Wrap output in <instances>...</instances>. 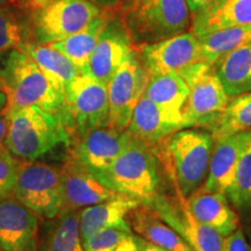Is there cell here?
<instances>
[{
  "instance_id": "1",
  "label": "cell",
  "mask_w": 251,
  "mask_h": 251,
  "mask_svg": "<svg viewBox=\"0 0 251 251\" xmlns=\"http://www.w3.org/2000/svg\"><path fill=\"white\" fill-rule=\"evenodd\" d=\"M215 141L200 128L179 129L153 144L165 179L188 198L205 183Z\"/></svg>"
},
{
  "instance_id": "2",
  "label": "cell",
  "mask_w": 251,
  "mask_h": 251,
  "mask_svg": "<svg viewBox=\"0 0 251 251\" xmlns=\"http://www.w3.org/2000/svg\"><path fill=\"white\" fill-rule=\"evenodd\" d=\"M0 90L6 94L8 111L37 106L62 117L69 129L64 96L55 89L26 52L18 49L11 50L5 65L0 69Z\"/></svg>"
},
{
  "instance_id": "3",
  "label": "cell",
  "mask_w": 251,
  "mask_h": 251,
  "mask_svg": "<svg viewBox=\"0 0 251 251\" xmlns=\"http://www.w3.org/2000/svg\"><path fill=\"white\" fill-rule=\"evenodd\" d=\"M72 136L62 117L37 106L8 111L5 147L18 159L36 161L57 148L70 146Z\"/></svg>"
},
{
  "instance_id": "4",
  "label": "cell",
  "mask_w": 251,
  "mask_h": 251,
  "mask_svg": "<svg viewBox=\"0 0 251 251\" xmlns=\"http://www.w3.org/2000/svg\"><path fill=\"white\" fill-rule=\"evenodd\" d=\"M162 174L161 163L153 147L129 131L122 152L97 177L115 192L141 203H148L163 188Z\"/></svg>"
},
{
  "instance_id": "5",
  "label": "cell",
  "mask_w": 251,
  "mask_h": 251,
  "mask_svg": "<svg viewBox=\"0 0 251 251\" xmlns=\"http://www.w3.org/2000/svg\"><path fill=\"white\" fill-rule=\"evenodd\" d=\"M120 17L135 48L185 33L192 24L187 0H125Z\"/></svg>"
},
{
  "instance_id": "6",
  "label": "cell",
  "mask_w": 251,
  "mask_h": 251,
  "mask_svg": "<svg viewBox=\"0 0 251 251\" xmlns=\"http://www.w3.org/2000/svg\"><path fill=\"white\" fill-rule=\"evenodd\" d=\"M13 197L42 221L55 219L63 207L61 171L47 163L20 159Z\"/></svg>"
},
{
  "instance_id": "7",
  "label": "cell",
  "mask_w": 251,
  "mask_h": 251,
  "mask_svg": "<svg viewBox=\"0 0 251 251\" xmlns=\"http://www.w3.org/2000/svg\"><path fill=\"white\" fill-rule=\"evenodd\" d=\"M69 114V130L75 141L109 124L107 85L86 72L69 84L64 93Z\"/></svg>"
},
{
  "instance_id": "8",
  "label": "cell",
  "mask_w": 251,
  "mask_h": 251,
  "mask_svg": "<svg viewBox=\"0 0 251 251\" xmlns=\"http://www.w3.org/2000/svg\"><path fill=\"white\" fill-rule=\"evenodd\" d=\"M103 9L89 0H50L31 15L33 41L47 45L65 39L89 26Z\"/></svg>"
},
{
  "instance_id": "9",
  "label": "cell",
  "mask_w": 251,
  "mask_h": 251,
  "mask_svg": "<svg viewBox=\"0 0 251 251\" xmlns=\"http://www.w3.org/2000/svg\"><path fill=\"white\" fill-rule=\"evenodd\" d=\"M184 79L190 86V94L180 129L208 127L221 117L230 101V97L226 92L214 67L207 62L198 64Z\"/></svg>"
},
{
  "instance_id": "10",
  "label": "cell",
  "mask_w": 251,
  "mask_h": 251,
  "mask_svg": "<svg viewBox=\"0 0 251 251\" xmlns=\"http://www.w3.org/2000/svg\"><path fill=\"white\" fill-rule=\"evenodd\" d=\"M169 183L171 192L162 188L146 205L152 207L194 251H224V236L215 229L200 222L191 212L186 197L177 185L172 181Z\"/></svg>"
},
{
  "instance_id": "11",
  "label": "cell",
  "mask_w": 251,
  "mask_h": 251,
  "mask_svg": "<svg viewBox=\"0 0 251 251\" xmlns=\"http://www.w3.org/2000/svg\"><path fill=\"white\" fill-rule=\"evenodd\" d=\"M149 75L176 74L181 77L206 62L200 41L192 31L135 48Z\"/></svg>"
},
{
  "instance_id": "12",
  "label": "cell",
  "mask_w": 251,
  "mask_h": 251,
  "mask_svg": "<svg viewBox=\"0 0 251 251\" xmlns=\"http://www.w3.org/2000/svg\"><path fill=\"white\" fill-rule=\"evenodd\" d=\"M148 81V71L134 50L107 84L109 126L119 130L127 129L135 107L146 93Z\"/></svg>"
},
{
  "instance_id": "13",
  "label": "cell",
  "mask_w": 251,
  "mask_h": 251,
  "mask_svg": "<svg viewBox=\"0 0 251 251\" xmlns=\"http://www.w3.org/2000/svg\"><path fill=\"white\" fill-rule=\"evenodd\" d=\"M62 177V212L80 211L85 207L122 196L86 169L72 153L59 168Z\"/></svg>"
},
{
  "instance_id": "14",
  "label": "cell",
  "mask_w": 251,
  "mask_h": 251,
  "mask_svg": "<svg viewBox=\"0 0 251 251\" xmlns=\"http://www.w3.org/2000/svg\"><path fill=\"white\" fill-rule=\"evenodd\" d=\"M134 50V43L121 17L112 12L91 55L86 74L107 85L115 71Z\"/></svg>"
},
{
  "instance_id": "15",
  "label": "cell",
  "mask_w": 251,
  "mask_h": 251,
  "mask_svg": "<svg viewBox=\"0 0 251 251\" xmlns=\"http://www.w3.org/2000/svg\"><path fill=\"white\" fill-rule=\"evenodd\" d=\"M41 221L14 197L0 200V251H39Z\"/></svg>"
},
{
  "instance_id": "16",
  "label": "cell",
  "mask_w": 251,
  "mask_h": 251,
  "mask_svg": "<svg viewBox=\"0 0 251 251\" xmlns=\"http://www.w3.org/2000/svg\"><path fill=\"white\" fill-rule=\"evenodd\" d=\"M129 131L105 126L75 141L71 153L93 175L108 169L126 147Z\"/></svg>"
},
{
  "instance_id": "17",
  "label": "cell",
  "mask_w": 251,
  "mask_h": 251,
  "mask_svg": "<svg viewBox=\"0 0 251 251\" xmlns=\"http://www.w3.org/2000/svg\"><path fill=\"white\" fill-rule=\"evenodd\" d=\"M250 135L251 129L216 141L209 163L208 175L203 183L207 190L227 196L234 181L238 159Z\"/></svg>"
},
{
  "instance_id": "18",
  "label": "cell",
  "mask_w": 251,
  "mask_h": 251,
  "mask_svg": "<svg viewBox=\"0 0 251 251\" xmlns=\"http://www.w3.org/2000/svg\"><path fill=\"white\" fill-rule=\"evenodd\" d=\"M188 207L200 222L219 231L222 236H228L240 227L236 212L224 193L212 192L203 186L186 198Z\"/></svg>"
},
{
  "instance_id": "19",
  "label": "cell",
  "mask_w": 251,
  "mask_h": 251,
  "mask_svg": "<svg viewBox=\"0 0 251 251\" xmlns=\"http://www.w3.org/2000/svg\"><path fill=\"white\" fill-rule=\"evenodd\" d=\"M251 25V0H213L193 13L191 31L196 36L228 27Z\"/></svg>"
},
{
  "instance_id": "20",
  "label": "cell",
  "mask_w": 251,
  "mask_h": 251,
  "mask_svg": "<svg viewBox=\"0 0 251 251\" xmlns=\"http://www.w3.org/2000/svg\"><path fill=\"white\" fill-rule=\"evenodd\" d=\"M127 220L133 233L166 251H194L149 205L140 202L129 212Z\"/></svg>"
},
{
  "instance_id": "21",
  "label": "cell",
  "mask_w": 251,
  "mask_h": 251,
  "mask_svg": "<svg viewBox=\"0 0 251 251\" xmlns=\"http://www.w3.org/2000/svg\"><path fill=\"white\" fill-rule=\"evenodd\" d=\"M134 136L153 146L180 129V125L144 94L135 107L127 128Z\"/></svg>"
},
{
  "instance_id": "22",
  "label": "cell",
  "mask_w": 251,
  "mask_h": 251,
  "mask_svg": "<svg viewBox=\"0 0 251 251\" xmlns=\"http://www.w3.org/2000/svg\"><path fill=\"white\" fill-rule=\"evenodd\" d=\"M140 201L120 196L79 211V231L81 240L94 231L109 227H130L127 216Z\"/></svg>"
},
{
  "instance_id": "23",
  "label": "cell",
  "mask_w": 251,
  "mask_h": 251,
  "mask_svg": "<svg viewBox=\"0 0 251 251\" xmlns=\"http://www.w3.org/2000/svg\"><path fill=\"white\" fill-rule=\"evenodd\" d=\"M144 94L178 122L181 128V119L190 94V86L183 77L176 74L149 75Z\"/></svg>"
},
{
  "instance_id": "24",
  "label": "cell",
  "mask_w": 251,
  "mask_h": 251,
  "mask_svg": "<svg viewBox=\"0 0 251 251\" xmlns=\"http://www.w3.org/2000/svg\"><path fill=\"white\" fill-rule=\"evenodd\" d=\"M39 251H84L79 231V211L63 212L41 221Z\"/></svg>"
},
{
  "instance_id": "25",
  "label": "cell",
  "mask_w": 251,
  "mask_h": 251,
  "mask_svg": "<svg viewBox=\"0 0 251 251\" xmlns=\"http://www.w3.org/2000/svg\"><path fill=\"white\" fill-rule=\"evenodd\" d=\"M19 50L26 52L33 58L50 83L63 96L69 84L81 74L70 59L50 45H42L30 41L25 43Z\"/></svg>"
},
{
  "instance_id": "26",
  "label": "cell",
  "mask_w": 251,
  "mask_h": 251,
  "mask_svg": "<svg viewBox=\"0 0 251 251\" xmlns=\"http://www.w3.org/2000/svg\"><path fill=\"white\" fill-rule=\"evenodd\" d=\"M111 8L103 9L102 14L93 20L89 26L81 29L76 34L65 37V39L56 41V42L47 43L57 49L65 57L76 65L80 72H86L91 55L96 49L99 37L101 35L103 28L107 25L111 17Z\"/></svg>"
},
{
  "instance_id": "27",
  "label": "cell",
  "mask_w": 251,
  "mask_h": 251,
  "mask_svg": "<svg viewBox=\"0 0 251 251\" xmlns=\"http://www.w3.org/2000/svg\"><path fill=\"white\" fill-rule=\"evenodd\" d=\"M213 67L230 98L251 92V41L231 50Z\"/></svg>"
},
{
  "instance_id": "28",
  "label": "cell",
  "mask_w": 251,
  "mask_h": 251,
  "mask_svg": "<svg viewBox=\"0 0 251 251\" xmlns=\"http://www.w3.org/2000/svg\"><path fill=\"white\" fill-rule=\"evenodd\" d=\"M197 37L206 62L214 65L231 50L251 41V25L224 28Z\"/></svg>"
},
{
  "instance_id": "29",
  "label": "cell",
  "mask_w": 251,
  "mask_h": 251,
  "mask_svg": "<svg viewBox=\"0 0 251 251\" xmlns=\"http://www.w3.org/2000/svg\"><path fill=\"white\" fill-rule=\"evenodd\" d=\"M213 139L220 141L230 135L251 129V92L234 97L218 120L207 127Z\"/></svg>"
},
{
  "instance_id": "30",
  "label": "cell",
  "mask_w": 251,
  "mask_h": 251,
  "mask_svg": "<svg viewBox=\"0 0 251 251\" xmlns=\"http://www.w3.org/2000/svg\"><path fill=\"white\" fill-rule=\"evenodd\" d=\"M30 41H33L30 19L27 20L18 9L0 6V54L19 50Z\"/></svg>"
},
{
  "instance_id": "31",
  "label": "cell",
  "mask_w": 251,
  "mask_h": 251,
  "mask_svg": "<svg viewBox=\"0 0 251 251\" xmlns=\"http://www.w3.org/2000/svg\"><path fill=\"white\" fill-rule=\"evenodd\" d=\"M227 198L235 208H251V135L238 159L234 181L227 192Z\"/></svg>"
},
{
  "instance_id": "32",
  "label": "cell",
  "mask_w": 251,
  "mask_h": 251,
  "mask_svg": "<svg viewBox=\"0 0 251 251\" xmlns=\"http://www.w3.org/2000/svg\"><path fill=\"white\" fill-rule=\"evenodd\" d=\"M130 234H133L130 227L103 228L81 240V243L84 251H114Z\"/></svg>"
},
{
  "instance_id": "33",
  "label": "cell",
  "mask_w": 251,
  "mask_h": 251,
  "mask_svg": "<svg viewBox=\"0 0 251 251\" xmlns=\"http://www.w3.org/2000/svg\"><path fill=\"white\" fill-rule=\"evenodd\" d=\"M19 162L7 149L0 150V200L13 197Z\"/></svg>"
},
{
  "instance_id": "34",
  "label": "cell",
  "mask_w": 251,
  "mask_h": 251,
  "mask_svg": "<svg viewBox=\"0 0 251 251\" xmlns=\"http://www.w3.org/2000/svg\"><path fill=\"white\" fill-rule=\"evenodd\" d=\"M224 251H250L242 228L238 227L234 233L224 237Z\"/></svg>"
},
{
  "instance_id": "35",
  "label": "cell",
  "mask_w": 251,
  "mask_h": 251,
  "mask_svg": "<svg viewBox=\"0 0 251 251\" xmlns=\"http://www.w3.org/2000/svg\"><path fill=\"white\" fill-rule=\"evenodd\" d=\"M8 127V105L6 94L0 90V150L6 149L5 141Z\"/></svg>"
},
{
  "instance_id": "36",
  "label": "cell",
  "mask_w": 251,
  "mask_h": 251,
  "mask_svg": "<svg viewBox=\"0 0 251 251\" xmlns=\"http://www.w3.org/2000/svg\"><path fill=\"white\" fill-rule=\"evenodd\" d=\"M143 238L136 234H130L119 244L114 251H142Z\"/></svg>"
},
{
  "instance_id": "37",
  "label": "cell",
  "mask_w": 251,
  "mask_h": 251,
  "mask_svg": "<svg viewBox=\"0 0 251 251\" xmlns=\"http://www.w3.org/2000/svg\"><path fill=\"white\" fill-rule=\"evenodd\" d=\"M49 1L50 0H21L20 4L26 6V7L29 8L31 12H35L37 9L45 7Z\"/></svg>"
},
{
  "instance_id": "38",
  "label": "cell",
  "mask_w": 251,
  "mask_h": 251,
  "mask_svg": "<svg viewBox=\"0 0 251 251\" xmlns=\"http://www.w3.org/2000/svg\"><path fill=\"white\" fill-rule=\"evenodd\" d=\"M213 0H187V4L190 6L191 13H196L197 11H199L200 8H202L203 6L208 5L209 2H212Z\"/></svg>"
},
{
  "instance_id": "39",
  "label": "cell",
  "mask_w": 251,
  "mask_h": 251,
  "mask_svg": "<svg viewBox=\"0 0 251 251\" xmlns=\"http://www.w3.org/2000/svg\"><path fill=\"white\" fill-rule=\"evenodd\" d=\"M101 8H114L120 0H89Z\"/></svg>"
},
{
  "instance_id": "40",
  "label": "cell",
  "mask_w": 251,
  "mask_h": 251,
  "mask_svg": "<svg viewBox=\"0 0 251 251\" xmlns=\"http://www.w3.org/2000/svg\"><path fill=\"white\" fill-rule=\"evenodd\" d=\"M142 251H166L163 248L156 246V244L150 243L148 241H146L143 238V242H142Z\"/></svg>"
},
{
  "instance_id": "41",
  "label": "cell",
  "mask_w": 251,
  "mask_h": 251,
  "mask_svg": "<svg viewBox=\"0 0 251 251\" xmlns=\"http://www.w3.org/2000/svg\"><path fill=\"white\" fill-rule=\"evenodd\" d=\"M5 4H6V0H0V6H2Z\"/></svg>"
},
{
  "instance_id": "42",
  "label": "cell",
  "mask_w": 251,
  "mask_h": 251,
  "mask_svg": "<svg viewBox=\"0 0 251 251\" xmlns=\"http://www.w3.org/2000/svg\"><path fill=\"white\" fill-rule=\"evenodd\" d=\"M12 1H15V2H17V4H18V2H19V4H20V2H21V0H12Z\"/></svg>"
},
{
  "instance_id": "43",
  "label": "cell",
  "mask_w": 251,
  "mask_h": 251,
  "mask_svg": "<svg viewBox=\"0 0 251 251\" xmlns=\"http://www.w3.org/2000/svg\"><path fill=\"white\" fill-rule=\"evenodd\" d=\"M250 251H251V249H250Z\"/></svg>"
}]
</instances>
